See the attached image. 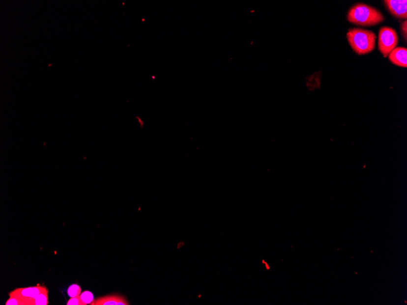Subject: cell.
<instances>
[{
	"label": "cell",
	"mask_w": 407,
	"mask_h": 305,
	"mask_svg": "<svg viewBox=\"0 0 407 305\" xmlns=\"http://www.w3.org/2000/svg\"><path fill=\"white\" fill-rule=\"evenodd\" d=\"M347 19L353 24L365 27L375 26L385 20L378 9L363 3L353 6L348 12Z\"/></svg>",
	"instance_id": "6da1fadb"
},
{
	"label": "cell",
	"mask_w": 407,
	"mask_h": 305,
	"mask_svg": "<svg viewBox=\"0 0 407 305\" xmlns=\"http://www.w3.org/2000/svg\"><path fill=\"white\" fill-rule=\"evenodd\" d=\"M385 4L388 11L398 19H407V0H386Z\"/></svg>",
	"instance_id": "5b68a950"
},
{
	"label": "cell",
	"mask_w": 407,
	"mask_h": 305,
	"mask_svg": "<svg viewBox=\"0 0 407 305\" xmlns=\"http://www.w3.org/2000/svg\"><path fill=\"white\" fill-rule=\"evenodd\" d=\"M48 305V290L47 289L42 291L36 298L33 300L31 305Z\"/></svg>",
	"instance_id": "ba28073f"
},
{
	"label": "cell",
	"mask_w": 407,
	"mask_h": 305,
	"mask_svg": "<svg viewBox=\"0 0 407 305\" xmlns=\"http://www.w3.org/2000/svg\"><path fill=\"white\" fill-rule=\"evenodd\" d=\"M91 305H129L126 299L119 295L100 297L91 302Z\"/></svg>",
	"instance_id": "52a82bcc"
},
{
	"label": "cell",
	"mask_w": 407,
	"mask_h": 305,
	"mask_svg": "<svg viewBox=\"0 0 407 305\" xmlns=\"http://www.w3.org/2000/svg\"><path fill=\"white\" fill-rule=\"evenodd\" d=\"M401 30L402 32H403V35L404 37H405L406 41L407 40V22L404 21L403 22V24L401 25Z\"/></svg>",
	"instance_id": "4fadbf2b"
},
{
	"label": "cell",
	"mask_w": 407,
	"mask_h": 305,
	"mask_svg": "<svg viewBox=\"0 0 407 305\" xmlns=\"http://www.w3.org/2000/svg\"><path fill=\"white\" fill-rule=\"evenodd\" d=\"M79 298H80V301L81 303H82L83 305H87L88 304L90 305L91 302L94 301L93 294L88 291L83 292V293L81 294L80 296H79Z\"/></svg>",
	"instance_id": "9c48e42d"
},
{
	"label": "cell",
	"mask_w": 407,
	"mask_h": 305,
	"mask_svg": "<svg viewBox=\"0 0 407 305\" xmlns=\"http://www.w3.org/2000/svg\"><path fill=\"white\" fill-rule=\"evenodd\" d=\"M47 289L44 286L38 285L29 288H17L9 294V297H18L24 301L27 305H31V302L42 291Z\"/></svg>",
	"instance_id": "277c9868"
},
{
	"label": "cell",
	"mask_w": 407,
	"mask_h": 305,
	"mask_svg": "<svg viewBox=\"0 0 407 305\" xmlns=\"http://www.w3.org/2000/svg\"><path fill=\"white\" fill-rule=\"evenodd\" d=\"M389 59L399 67H407V50L406 48L396 47L388 55Z\"/></svg>",
	"instance_id": "8992f818"
},
{
	"label": "cell",
	"mask_w": 407,
	"mask_h": 305,
	"mask_svg": "<svg viewBox=\"0 0 407 305\" xmlns=\"http://www.w3.org/2000/svg\"><path fill=\"white\" fill-rule=\"evenodd\" d=\"M68 294L71 298L72 297H78L81 293V288L78 284H74L71 285L68 289Z\"/></svg>",
	"instance_id": "30bf717a"
},
{
	"label": "cell",
	"mask_w": 407,
	"mask_h": 305,
	"mask_svg": "<svg viewBox=\"0 0 407 305\" xmlns=\"http://www.w3.org/2000/svg\"><path fill=\"white\" fill-rule=\"evenodd\" d=\"M6 305H27L26 303L22 299L18 298V297H9V299L7 300Z\"/></svg>",
	"instance_id": "8fae6325"
},
{
	"label": "cell",
	"mask_w": 407,
	"mask_h": 305,
	"mask_svg": "<svg viewBox=\"0 0 407 305\" xmlns=\"http://www.w3.org/2000/svg\"><path fill=\"white\" fill-rule=\"evenodd\" d=\"M67 305H83L81 303L80 298L78 297H72L69 301L67 302Z\"/></svg>",
	"instance_id": "7c38bea8"
},
{
	"label": "cell",
	"mask_w": 407,
	"mask_h": 305,
	"mask_svg": "<svg viewBox=\"0 0 407 305\" xmlns=\"http://www.w3.org/2000/svg\"><path fill=\"white\" fill-rule=\"evenodd\" d=\"M347 37L351 47L358 55L368 54L375 49L377 37L371 30L350 29L347 33Z\"/></svg>",
	"instance_id": "7a4b0ae2"
},
{
	"label": "cell",
	"mask_w": 407,
	"mask_h": 305,
	"mask_svg": "<svg viewBox=\"0 0 407 305\" xmlns=\"http://www.w3.org/2000/svg\"><path fill=\"white\" fill-rule=\"evenodd\" d=\"M398 42L399 37L395 30L388 27L381 28L378 32V47L384 57L388 56Z\"/></svg>",
	"instance_id": "3957f363"
}]
</instances>
